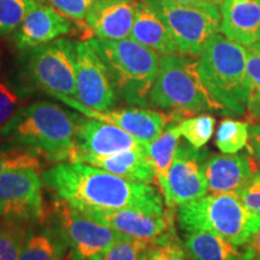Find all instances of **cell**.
<instances>
[{
    "label": "cell",
    "mask_w": 260,
    "mask_h": 260,
    "mask_svg": "<svg viewBox=\"0 0 260 260\" xmlns=\"http://www.w3.org/2000/svg\"><path fill=\"white\" fill-rule=\"evenodd\" d=\"M52 193L77 210L134 209L165 213L164 197L152 184L128 181L80 161H60L42 172Z\"/></svg>",
    "instance_id": "1"
},
{
    "label": "cell",
    "mask_w": 260,
    "mask_h": 260,
    "mask_svg": "<svg viewBox=\"0 0 260 260\" xmlns=\"http://www.w3.org/2000/svg\"><path fill=\"white\" fill-rule=\"evenodd\" d=\"M80 116L51 102L24 106L3 134L9 141L34 151L53 162L70 161Z\"/></svg>",
    "instance_id": "2"
},
{
    "label": "cell",
    "mask_w": 260,
    "mask_h": 260,
    "mask_svg": "<svg viewBox=\"0 0 260 260\" xmlns=\"http://www.w3.org/2000/svg\"><path fill=\"white\" fill-rule=\"evenodd\" d=\"M149 106L168 111L180 121L206 111H223L201 81L199 61L184 54L160 57Z\"/></svg>",
    "instance_id": "3"
},
{
    "label": "cell",
    "mask_w": 260,
    "mask_h": 260,
    "mask_svg": "<svg viewBox=\"0 0 260 260\" xmlns=\"http://www.w3.org/2000/svg\"><path fill=\"white\" fill-rule=\"evenodd\" d=\"M198 61L204 86L223 111L245 115L248 96L246 47L217 32L206 42Z\"/></svg>",
    "instance_id": "4"
},
{
    "label": "cell",
    "mask_w": 260,
    "mask_h": 260,
    "mask_svg": "<svg viewBox=\"0 0 260 260\" xmlns=\"http://www.w3.org/2000/svg\"><path fill=\"white\" fill-rule=\"evenodd\" d=\"M178 225L184 233L204 230L242 247L260 229V214L249 210L235 193H212L182 205Z\"/></svg>",
    "instance_id": "5"
},
{
    "label": "cell",
    "mask_w": 260,
    "mask_h": 260,
    "mask_svg": "<svg viewBox=\"0 0 260 260\" xmlns=\"http://www.w3.org/2000/svg\"><path fill=\"white\" fill-rule=\"evenodd\" d=\"M111 75L118 96L129 105L149 106V93L158 75V52L132 39H89Z\"/></svg>",
    "instance_id": "6"
},
{
    "label": "cell",
    "mask_w": 260,
    "mask_h": 260,
    "mask_svg": "<svg viewBox=\"0 0 260 260\" xmlns=\"http://www.w3.org/2000/svg\"><path fill=\"white\" fill-rule=\"evenodd\" d=\"M145 2L162 19L184 56H200L206 42L219 32L222 16L217 5L182 4L171 0Z\"/></svg>",
    "instance_id": "7"
},
{
    "label": "cell",
    "mask_w": 260,
    "mask_h": 260,
    "mask_svg": "<svg viewBox=\"0 0 260 260\" xmlns=\"http://www.w3.org/2000/svg\"><path fill=\"white\" fill-rule=\"evenodd\" d=\"M27 51L25 70L35 86L51 96L76 99V42L57 39Z\"/></svg>",
    "instance_id": "8"
},
{
    "label": "cell",
    "mask_w": 260,
    "mask_h": 260,
    "mask_svg": "<svg viewBox=\"0 0 260 260\" xmlns=\"http://www.w3.org/2000/svg\"><path fill=\"white\" fill-rule=\"evenodd\" d=\"M50 214L71 252L86 260L99 254L117 239L124 236L88 218L73 205L57 197L52 201Z\"/></svg>",
    "instance_id": "9"
},
{
    "label": "cell",
    "mask_w": 260,
    "mask_h": 260,
    "mask_svg": "<svg viewBox=\"0 0 260 260\" xmlns=\"http://www.w3.org/2000/svg\"><path fill=\"white\" fill-rule=\"evenodd\" d=\"M42 188L44 182L34 169L0 175V218L30 224L46 219Z\"/></svg>",
    "instance_id": "10"
},
{
    "label": "cell",
    "mask_w": 260,
    "mask_h": 260,
    "mask_svg": "<svg viewBox=\"0 0 260 260\" xmlns=\"http://www.w3.org/2000/svg\"><path fill=\"white\" fill-rule=\"evenodd\" d=\"M76 100L95 111H109L118 94L106 64L89 40L76 42Z\"/></svg>",
    "instance_id": "11"
},
{
    "label": "cell",
    "mask_w": 260,
    "mask_h": 260,
    "mask_svg": "<svg viewBox=\"0 0 260 260\" xmlns=\"http://www.w3.org/2000/svg\"><path fill=\"white\" fill-rule=\"evenodd\" d=\"M210 153L206 148H194L187 141L180 142L169 170L168 188L162 194L168 209H175L209 191L204 162Z\"/></svg>",
    "instance_id": "12"
},
{
    "label": "cell",
    "mask_w": 260,
    "mask_h": 260,
    "mask_svg": "<svg viewBox=\"0 0 260 260\" xmlns=\"http://www.w3.org/2000/svg\"><path fill=\"white\" fill-rule=\"evenodd\" d=\"M84 216L102 225L132 239L157 243L174 230V217L169 209L165 213H153L134 209H84Z\"/></svg>",
    "instance_id": "13"
},
{
    "label": "cell",
    "mask_w": 260,
    "mask_h": 260,
    "mask_svg": "<svg viewBox=\"0 0 260 260\" xmlns=\"http://www.w3.org/2000/svg\"><path fill=\"white\" fill-rule=\"evenodd\" d=\"M56 99L83 113V116L88 117V118H94L118 126L144 144H148V142L158 139L164 133L169 123L172 121H180L170 113L155 111V110H149L146 107L139 106L128 107V109L123 110H112V111L111 110L95 111V110L84 106L83 104L77 102L74 98L60 95L57 96Z\"/></svg>",
    "instance_id": "14"
},
{
    "label": "cell",
    "mask_w": 260,
    "mask_h": 260,
    "mask_svg": "<svg viewBox=\"0 0 260 260\" xmlns=\"http://www.w3.org/2000/svg\"><path fill=\"white\" fill-rule=\"evenodd\" d=\"M73 27V21L52 6L28 2L24 19L16 29L14 41L18 50L27 51L69 34Z\"/></svg>",
    "instance_id": "15"
},
{
    "label": "cell",
    "mask_w": 260,
    "mask_h": 260,
    "mask_svg": "<svg viewBox=\"0 0 260 260\" xmlns=\"http://www.w3.org/2000/svg\"><path fill=\"white\" fill-rule=\"evenodd\" d=\"M145 145L118 126L80 117L75 133V151L70 161L79 154L109 155L125 149L144 147Z\"/></svg>",
    "instance_id": "16"
},
{
    "label": "cell",
    "mask_w": 260,
    "mask_h": 260,
    "mask_svg": "<svg viewBox=\"0 0 260 260\" xmlns=\"http://www.w3.org/2000/svg\"><path fill=\"white\" fill-rule=\"evenodd\" d=\"M139 0H94L84 19L89 39L124 40L132 34Z\"/></svg>",
    "instance_id": "17"
},
{
    "label": "cell",
    "mask_w": 260,
    "mask_h": 260,
    "mask_svg": "<svg viewBox=\"0 0 260 260\" xmlns=\"http://www.w3.org/2000/svg\"><path fill=\"white\" fill-rule=\"evenodd\" d=\"M258 171L251 154H210L204 172L211 193H237Z\"/></svg>",
    "instance_id": "18"
},
{
    "label": "cell",
    "mask_w": 260,
    "mask_h": 260,
    "mask_svg": "<svg viewBox=\"0 0 260 260\" xmlns=\"http://www.w3.org/2000/svg\"><path fill=\"white\" fill-rule=\"evenodd\" d=\"M220 29L226 39L242 46L260 42L259 0H223Z\"/></svg>",
    "instance_id": "19"
},
{
    "label": "cell",
    "mask_w": 260,
    "mask_h": 260,
    "mask_svg": "<svg viewBox=\"0 0 260 260\" xmlns=\"http://www.w3.org/2000/svg\"><path fill=\"white\" fill-rule=\"evenodd\" d=\"M71 161L86 162L128 181L139 183L153 184L157 182L153 168L149 164L146 145L144 147L125 149L109 155L79 154L75 155Z\"/></svg>",
    "instance_id": "20"
},
{
    "label": "cell",
    "mask_w": 260,
    "mask_h": 260,
    "mask_svg": "<svg viewBox=\"0 0 260 260\" xmlns=\"http://www.w3.org/2000/svg\"><path fill=\"white\" fill-rule=\"evenodd\" d=\"M162 54H181L176 41L157 12L145 0H139L130 38Z\"/></svg>",
    "instance_id": "21"
},
{
    "label": "cell",
    "mask_w": 260,
    "mask_h": 260,
    "mask_svg": "<svg viewBox=\"0 0 260 260\" xmlns=\"http://www.w3.org/2000/svg\"><path fill=\"white\" fill-rule=\"evenodd\" d=\"M184 249L193 260H246L241 247L204 230L186 232Z\"/></svg>",
    "instance_id": "22"
},
{
    "label": "cell",
    "mask_w": 260,
    "mask_h": 260,
    "mask_svg": "<svg viewBox=\"0 0 260 260\" xmlns=\"http://www.w3.org/2000/svg\"><path fill=\"white\" fill-rule=\"evenodd\" d=\"M181 121H172L169 123L164 133L154 141L146 144V152L149 164L153 168L155 174V183L160 188L161 194L167 191L168 175L172 160L175 158L181 139Z\"/></svg>",
    "instance_id": "23"
},
{
    "label": "cell",
    "mask_w": 260,
    "mask_h": 260,
    "mask_svg": "<svg viewBox=\"0 0 260 260\" xmlns=\"http://www.w3.org/2000/svg\"><path fill=\"white\" fill-rule=\"evenodd\" d=\"M68 248L56 225L31 228L18 260H69Z\"/></svg>",
    "instance_id": "24"
},
{
    "label": "cell",
    "mask_w": 260,
    "mask_h": 260,
    "mask_svg": "<svg viewBox=\"0 0 260 260\" xmlns=\"http://www.w3.org/2000/svg\"><path fill=\"white\" fill-rule=\"evenodd\" d=\"M29 95L28 88L0 77V141L5 129L25 106Z\"/></svg>",
    "instance_id": "25"
},
{
    "label": "cell",
    "mask_w": 260,
    "mask_h": 260,
    "mask_svg": "<svg viewBox=\"0 0 260 260\" xmlns=\"http://www.w3.org/2000/svg\"><path fill=\"white\" fill-rule=\"evenodd\" d=\"M34 224L0 220V260H18Z\"/></svg>",
    "instance_id": "26"
},
{
    "label": "cell",
    "mask_w": 260,
    "mask_h": 260,
    "mask_svg": "<svg viewBox=\"0 0 260 260\" xmlns=\"http://www.w3.org/2000/svg\"><path fill=\"white\" fill-rule=\"evenodd\" d=\"M249 123L233 118L220 121L216 132V146L225 154H235L247 147L249 140Z\"/></svg>",
    "instance_id": "27"
},
{
    "label": "cell",
    "mask_w": 260,
    "mask_h": 260,
    "mask_svg": "<svg viewBox=\"0 0 260 260\" xmlns=\"http://www.w3.org/2000/svg\"><path fill=\"white\" fill-rule=\"evenodd\" d=\"M247 111L252 119L260 122V42L247 46Z\"/></svg>",
    "instance_id": "28"
},
{
    "label": "cell",
    "mask_w": 260,
    "mask_h": 260,
    "mask_svg": "<svg viewBox=\"0 0 260 260\" xmlns=\"http://www.w3.org/2000/svg\"><path fill=\"white\" fill-rule=\"evenodd\" d=\"M216 119L207 113H199L182 119L180 122L181 135L194 148H203L213 135Z\"/></svg>",
    "instance_id": "29"
},
{
    "label": "cell",
    "mask_w": 260,
    "mask_h": 260,
    "mask_svg": "<svg viewBox=\"0 0 260 260\" xmlns=\"http://www.w3.org/2000/svg\"><path fill=\"white\" fill-rule=\"evenodd\" d=\"M153 243L122 236L89 260H140Z\"/></svg>",
    "instance_id": "30"
},
{
    "label": "cell",
    "mask_w": 260,
    "mask_h": 260,
    "mask_svg": "<svg viewBox=\"0 0 260 260\" xmlns=\"http://www.w3.org/2000/svg\"><path fill=\"white\" fill-rule=\"evenodd\" d=\"M39 157L40 155L34 151L21 146L0 149V175L21 169H34L39 171L41 169Z\"/></svg>",
    "instance_id": "31"
},
{
    "label": "cell",
    "mask_w": 260,
    "mask_h": 260,
    "mask_svg": "<svg viewBox=\"0 0 260 260\" xmlns=\"http://www.w3.org/2000/svg\"><path fill=\"white\" fill-rule=\"evenodd\" d=\"M27 12V3L21 0H0V35L16 31Z\"/></svg>",
    "instance_id": "32"
},
{
    "label": "cell",
    "mask_w": 260,
    "mask_h": 260,
    "mask_svg": "<svg viewBox=\"0 0 260 260\" xmlns=\"http://www.w3.org/2000/svg\"><path fill=\"white\" fill-rule=\"evenodd\" d=\"M149 258L151 260H188L187 253L176 235L149 247Z\"/></svg>",
    "instance_id": "33"
},
{
    "label": "cell",
    "mask_w": 260,
    "mask_h": 260,
    "mask_svg": "<svg viewBox=\"0 0 260 260\" xmlns=\"http://www.w3.org/2000/svg\"><path fill=\"white\" fill-rule=\"evenodd\" d=\"M58 12L65 17L74 19L83 24L94 0H47Z\"/></svg>",
    "instance_id": "34"
},
{
    "label": "cell",
    "mask_w": 260,
    "mask_h": 260,
    "mask_svg": "<svg viewBox=\"0 0 260 260\" xmlns=\"http://www.w3.org/2000/svg\"><path fill=\"white\" fill-rule=\"evenodd\" d=\"M236 194L249 210L260 214V171H256L248 183Z\"/></svg>",
    "instance_id": "35"
},
{
    "label": "cell",
    "mask_w": 260,
    "mask_h": 260,
    "mask_svg": "<svg viewBox=\"0 0 260 260\" xmlns=\"http://www.w3.org/2000/svg\"><path fill=\"white\" fill-rule=\"evenodd\" d=\"M247 147H248V153L251 154L260 171V122L249 125V140Z\"/></svg>",
    "instance_id": "36"
},
{
    "label": "cell",
    "mask_w": 260,
    "mask_h": 260,
    "mask_svg": "<svg viewBox=\"0 0 260 260\" xmlns=\"http://www.w3.org/2000/svg\"><path fill=\"white\" fill-rule=\"evenodd\" d=\"M246 260H251L254 255H260V229L253 235L249 241L241 247Z\"/></svg>",
    "instance_id": "37"
},
{
    "label": "cell",
    "mask_w": 260,
    "mask_h": 260,
    "mask_svg": "<svg viewBox=\"0 0 260 260\" xmlns=\"http://www.w3.org/2000/svg\"><path fill=\"white\" fill-rule=\"evenodd\" d=\"M175 3H182V4H199V3H207V4H214L220 5L223 0H171Z\"/></svg>",
    "instance_id": "38"
},
{
    "label": "cell",
    "mask_w": 260,
    "mask_h": 260,
    "mask_svg": "<svg viewBox=\"0 0 260 260\" xmlns=\"http://www.w3.org/2000/svg\"><path fill=\"white\" fill-rule=\"evenodd\" d=\"M69 260H86V259L81 258V256H80V255H77L76 253L70 252V258H69Z\"/></svg>",
    "instance_id": "39"
},
{
    "label": "cell",
    "mask_w": 260,
    "mask_h": 260,
    "mask_svg": "<svg viewBox=\"0 0 260 260\" xmlns=\"http://www.w3.org/2000/svg\"><path fill=\"white\" fill-rule=\"evenodd\" d=\"M140 260H151V258H149V248L144 253V254L141 255V258H140Z\"/></svg>",
    "instance_id": "40"
},
{
    "label": "cell",
    "mask_w": 260,
    "mask_h": 260,
    "mask_svg": "<svg viewBox=\"0 0 260 260\" xmlns=\"http://www.w3.org/2000/svg\"><path fill=\"white\" fill-rule=\"evenodd\" d=\"M21 2L28 3V2H37V3H44V0H21Z\"/></svg>",
    "instance_id": "41"
},
{
    "label": "cell",
    "mask_w": 260,
    "mask_h": 260,
    "mask_svg": "<svg viewBox=\"0 0 260 260\" xmlns=\"http://www.w3.org/2000/svg\"><path fill=\"white\" fill-rule=\"evenodd\" d=\"M251 260H260V255H254Z\"/></svg>",
    "instance_id": "42"
},
{
    "label": "cell",
    "mask_w": 260,
    "mask_h": 260,
    "mask_svg": "<svg viewBox=\"0 0 260 260\" xmlns=\"http://www.w3.org/2000/svg\"><path fill=\"white\" fill-rule=\"evenodd\" d=\"M0 220H2V218H0Z\"/></svg>",
    "instance_id": "43"
},
{
    "label": "cell",
    "mask_w": 260,
    "mask_h": 260,
    "mask_svg": "<svg viewBox=\"0 0 260 260\" xmlns=\"http://www.w3.org/2000/svg\"><path fill=\"white\" fill-rule=\"evenodd\" d=\"M259 2H260V0H259Z\"/></svg>",
    "instance_id": "44"
}]
</instances>
